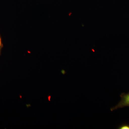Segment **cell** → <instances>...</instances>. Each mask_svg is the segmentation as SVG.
<instances>
[{
	"label": "cell",
	"instance_id": "1",
	"mask_svg": "<svg viewBox=\"0 0 129 129\" xmlns=\"http://www.w3.org/2000/svg\"><path fill=\"white\" fill-rule=\"evenodd\" d=\"M121 101L115 107L111 108V111L125 107H129V92L127 94H122L121 95Z\"/></svg>",
	"mask_w": 129,
	"mask_h": 129
},
{
	"label": "cell",
	"instance_id": "2",
	"mask_svg": "<svg viewBox=\"0 0 129 129\" xmlns=\"http://www.w3.org/2000/svg\"><path fill=\"white\" fill-rule=\"evenodd\" d=\"M120 129H129V125H124L119 127Z\"/></svg>",
	"mask_w": 129,
	"mask_h": 129
},
{
	"label": "cell",
	"instance_id": "3",
	"mask_svg": "<svg viewBox=\"0 0 129 129\" xmlns=\"http://www.w3.org/2000/svg\"><path fill=\"white\" fill-rule=\"evenodd\" d=\"M1 40L0 38V48H1Z\"/></svg>",
	"mask_w": 129,
	"mask_h": 129
}]
</instances>
